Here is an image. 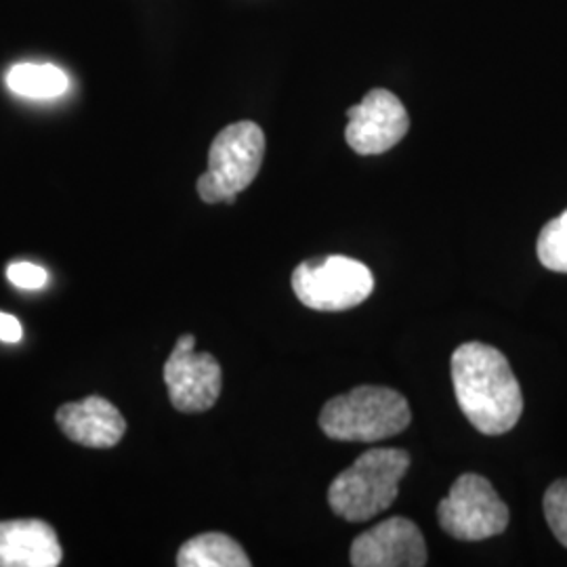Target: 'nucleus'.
I'll return each instance as SVG.
<instances>
[{
  "instance_id": "nucleus-1",
  "label": "nucleus",
  "mask_w": 567,
  "mask_h": 567,
  "mask_svg": "<svg viewBox=\"0 0 567 567\" xmlns=\"http://www.w3.org/2000/svg\"><path fill=\"white\" fill-rule=\"evenodd\" d=\"M452 383L468 423L484 435H505L524 412V395L507 358L489 344H461L452 353Z\"/></svg>"
},
{
  "instance_id": "nucleus-2",
  "label": "nucleus",
  "mask_w": 567,
  "mask_h": 567,
  "mask_svg": "<svg viewBox=\"0 0 567 567\" xmlns=\"http://www.w3.org/2000/svg\"><path fill=\"white\" fill-rule=\"evenodd\" d=\"M410 456L400 447H372L328 487V505L344 522L362 524L391 507Z\"/></svg>"
},
{
  "instance_id": "nucleus-3",
  "label": "nucleus",
  "mask_w": 567,
  "mask_h": 567,
  "mask_svg": "<svg viewBox=\"0 0 567 567\" xmlns=\"http://www.w3.org/2000/svg\"><path fill=\"white\" fill-rule=\"evenodd\" d=\"M412 421L404 395L389 386H355L322 408L320 426L330 440L372 444L400 435Z\"/></svg>"
},
{
  "instance_id": "nucleus-4",
  "label": "nucleus",
  "mask_w": 567,
  "mask_h": 567,
  "mask_svg": "<svg viewBox=\"0 0 567 567\" xmlns=\"http://www.w3.org/2000/svg\"><path fill=\"white\" fill-rule=\"evenodd\" d=\"M265 156V133L257 122L225 126L208 152V171L198 179L206 204L236 203L238 194L257 179Z\"/></svg>"
},
{
  "instance_id": "nucleus-5",
  "label": "nucleus",
  "mask_w": 567,
  "mask_h": 567,
  "mask_svg": "<svg viewBox=\"0 0 567 567\" xmlns=\"http://www.w3.org/2000/svg\"><path fill=\"white\" fill-rule=\"evenodd\" d=\"M297 299L316 311H347L364 303L374 290L368 265L344 255L305 261L292 271Z\"/></svg>"
},
{
  "instance_id": "nucleus-6",
  "label": "nucleus",
  "mask_w": 567,
  "mask_h": 567,
  "mask_svg": "<svg viewBox=\"0 0 567 567\" xmlns=\"http://www.w3.org/2000/svg\"><path fill=\"white\" fill-rule=\"evenodd\" d=\"M442 529L456 540L480 543L503 534L508 526V507L486 477L461 475L437 507Z\"/></svg>"
},
{
  "instance_id": "nucleus-7",
  "label": "nucleus",
  "mask_w": 567,
  "mask_h": 567,
  "mask_svg": "<svg viewBox=\"0 0 567 567\" xmlns=\"http://www.w3.org/2000/svg\"><path fill=\"white\" fill-rule=\"evenodd\" d=\"M194 334H183L164 364V383L171 404L179 412H206L217 404L224 374L217 358L196 353Z\"/></svg>"
},
{
  "instance_id": "nucleus-8",
  "label": "nucleus",
  "mask_w": 567,
  "mask_h": 567,
  "mask_svg": "<svg viewBox=\"0 0 567 567\" xmlns=\"http://www.w3.org/2000/svg\"><path fill=\"white\" fill-rule=\"evenodd\" d=\"M344 140L360 156H379L402 142L410 128L404 103L386 89H372L362 103L347 110Z\"/></svg>"
},
{
  "instance_id": "nucleus-9",
  "label": "nucleus",
  "mask_w": 567,
  "mask_h": 567,
  "mask_svg": "<svg viewBox=\"0 0 567 567\" xmlns=\"http://www.w3.org/2000/svg\"><path fill=\"white\" fill-rule=\"evenodd\" d=\"M355 567H423L426 545L419 526L405 517H391L360 534L349 553Z\"/></svg>"
},
{
  "instance_id": "nucleus-10",
  "label": "nucleus",
  "mask_w": 567,
  "mask_h": 567,
  "mask_svg": "<svg viewBox=\"0 0 567 567\" xmlns=\"http://www.w3.org/2000/svg\"><path fill=\"white\" fill-rule=\"evenodd\" d=\"M55 421L68 440L86 447H114L126 431L121 410L100 395L61 405Z\"/></svg>"
},
{
  "instance_id": "nucleus-11",
  "label": "nucleus",
  "mask_w": 567,
  "mask_h": 567,
  "mask_svg": "<svg viewBox=\"0 0 567 567\" xmlns=\"http://www.w3.org/2000/svg\"><path fill=\"white\" fill-rule=\"evenodd\" d=\"M61 559L60 538L47 522H0V567H55Z\"/></svg>"
},
{
  "instance_id": "nucleus-12",
  "label": "nucleus",
  "mask_w": 567,
  "mask_h": 567,
  "mask_svg": "<svg viewBox=\"0 0 567 567\" xmlns=\"http://www.w3.org/2000/svg\"><path fill=\"white\" fill-rule=\"evenodd\" d=\"M179 567H248L244 548L227 534L208 532L187 540L177 553Z\"/></svg>"
},
{
  "instance_id": "nucleus-13",
  "label": "nucleus",
  "mask_w": 567,
  "mask_h": 567,
  "mask_svg": "<svg viewBox=\"0 0 567 567\" xmlns=\"http://www.w3.org/2000/svg\"><path fill=\"white\" fill-rule=\"evenodd\" d=\"M4 81L25 100H55L70 89V76L53 63H18L7 72Z\"/></svg>"
},
{
  "instance_id": "nucleus-14",
  "label": "nucleus",
  "mask_w": 567,
  "mask_h": 567,
  "mask_svg": "<svg viewBox=\"0 0 567 567\" xmlns=\"http://www.w3.org/2000/svg\"><path fill=\"white\" fill-rule=\"evenodd\" d=\"M536 252L547 269L567 274V210L543 227Z\"/></svg>"
},
{
  "instance_id": "nucleus-15",
  "label": "nucleus",
  "mask_w": 567,
  "mask_h": 567,
  "mask_svg": "<svg viewBox=\"0 0 567 567\" xmlns=\"http://www.w3.org/2000/svg\"><path fill=\"white\" fill-rule=\"evenodd\" d=\"M543 507L550 532L567 548V480H559L548 487Z\"/></svg>"
},
{
  "instance_id": "nucleus-16",
  "label": "nucleus",
  "mask_w": 567,
  "mask_h": 567,
  "mask_svg": "<svg viewBox=\"0 0 567 567\" xmlns=\"http://www.w3.org/2000/svg\"><path fill=\"white\" fill-rule=\"evenodd\" d=\"M7 278L13 286L25 288V290H39L49 282L47 269H42L41 265L25 264V261L9 265Z\"/></svg>"
},
{
  "instance_id": "nucleus-17",
  "label": "nucleus",
  "mask_w": 567,
  "mask_h": 567,
  "mask_svg": "<svg viewBox=\"0 0 567 567\" xmlns=\"http://www.w3.org/2000/svg\"><path fill=\"white\" fill-rule=\"evenodd\" d=\"M21 334L23 330H21L20 320L9 313H0V341L18 343L21 341Z\"/></svg>"
}]
</instances>
